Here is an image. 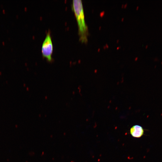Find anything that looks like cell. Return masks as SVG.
Masks as SVG:
<instances>
[{
  "mask_svg": "<svg viewBox=\"0 0 162 162\" xmlns=\"http://www.w3.org/2000/svg\"></svg>",
  "mask_w": 162,
  "mask_h": 162,
  "instance_id": "cell-5",
  "label": "cell"
},
{
  "mask_svg": "<svg viewBox=\"0 0 162 162\" xmlns=\"http://www.w3.org/2000/svg\"><path fill=\"white\" fill-rule=\"evenodd\" d=\"M53 46L50 34L48 33L44 40L41 47L43 56L46 58L49 61L52 60V55Z\"/></svg>",
  "mask_w": 162,
  "mask_h": 162,
  "instance_id": "cell-2",
  "label": "cell"
},
{
  "mask_svg": "<svg viewBox=\"0 0 162 162\" xmlns=\"http://www.w3.org/2000/svg\"><path fill=\"white\" fill-rule=\"evenodd\" d=\"M130 133L133 137L139 138L142 136L144 134L143 128L138 125L133 126L130 129Z\"/></svg>",
  "mask_w": 162,
  "mask_h": 162,
  "instance_id": "cell-3",
  "label": "cell"
},
{
  "mask_svg": "<svg viewBox=\"0 0 162 162\" xmlns=\"http://www.w3.org/2000/svg\"><path fill=\"white\" fill-rule=\"evenodd\" d=\"M148 46L147 45V46H146V47H147Z\"/></svg>",
  "mask_w": 162,
  "mask_h": 162,
  "instance_id": "cell-4",
  "label": "cell"
},
{
  "mask_svg": "<svg viewBox=\"0 0 162 162\" xmlns=\"http://www.w3.org/2000/svg\"><path fill=\"white\" fill-rule=\"evenodd\" d=\"M72 8L77 22L80 40L82 42L87 41L88 27L86 23L84 10L81 0H73Z\"/></svg>",
  "mask_w": 162,
  "mask_h": 162,
  "instance_id": "cell-1",
  "label": "cell"
}]
</instances>
